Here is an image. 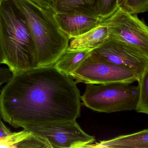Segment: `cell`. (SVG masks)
Segmentation results:
<instances>
[{
	"mask_svg": "<svg viewBox=\"0 0 148 148\" xmlns=\"http://www.w3.org/2000/svg\"><path fill=\"white\" fill-rule=\"evenodd\" d=\"M74 79L53 64L13 74L0 94V116L15 128L72 120L81 96Z\"/></svg>",
	"mask_w": 148,
	"mask_h": 148,
	"instance_id": "obj_1",
	"label": "cell"
},
{
	"mask_svg": "<svg viewBox=\"0 0 148 148\" xmlns=\"http://www.w3.org/2000/svg\"><path fill=\"white\" fill-rule=\"evenodd\" d=\"M0 39L4 64L13 74L38 67L28 26L13 0L0 2Z\"/></svg>",
	"mask_w": 148,
	"mask_h": 148,
	"instance_id": "obj_2",
	"label": "cell"
},
{
	"mask_svg": "<svg viewBox=\"0 0 148 148\" xmlns=\"http://www.w3.org/2000/svg\"><path fill=\"white\" fill-rule=\"evenodd\" d=\"M24 17L35 48L38 67L53 65L68 48L69 39L59 28L53 9L31 0H13Z\"/></svg>",
	"mask_w": 148,
	"mask_h": 148,
	"instance_id": "obj_3",
	"label": "cell"
},
{
	"mask_svg": "<svg viewBox=\"0 0 148 148\" xmlns=\"http://www.w3.org/2000/svg\"><path fill=\"white\" fill-rule=\"evenodd\" d=\"M139 96L138 86L123 83H88L81 98L87 107L109 114L135 110Z\"/></svg>",
	"mask_w": 148,
	"mask_h": 148,
	"instance_id": "obj_4",
	"label": "cell"
},
{
	"mask_svg": "<svg viewBox=\"0 0 148 148\" xmlns=\"http://www.w3.org/2000/svg\"><path fill=\"white\" fill-rule=\"evenodd\" d=\"M70 76L75 79L76 83L86 84H131L140 79L139 75L134 70L110 62L92 52Z\"/></svg>",
	"mask_w": 148,
	"mask_h": 148,
	"instance_id": "obj_5",
	"label": "cell"
},
{
	"mask_svg": "<svg viewBox=\"0 0 148 148\" xmlns=\"http://www.w3.org/2000/svg\"><path fill=\"white\" fill-rule=\"evenodd\" d=\"M24 129L47 142L51 148H84L95 141L75 120L31 125Z\"/></svg>",
	"mask_w": 148,
	"mask_h": 148,
	"instance_id": "obj_6",
	"label": "cell"
},
{
	"mask_svg": "<svg viewBox=\"0 0 148 148\" xmlns=\"http://www.w3.org/2000/svg\"><path fill=\"white\" fill-rule=\"evenodd\" d=\"M100 24L106 26L110 36L136 48L148 57V26L136 14H130L119 7Z\"/></svg>",
	"mask_w": 148,
	"mask_h": 148,
	"instance_id": "obj_7",
	"label": "cell"
},
{
	"mask_svg": "<svg viewBox=\"0 0 148 148\" xmlns=\"http://www.w3.org/2000/svg\"><path fill=\"white\" fill-rule=\"evenodd\" d=\"M92 52L106 61L134 70L140 77L148 64V57L136 48L109 36Z\"/></svg>",
	"mask_w": 148,
	"mask_h": 148,
	"instance_id": "obj_8",
	"label": "cell"
},
{
	"mask_svg": "<svg viewBox=\"0 0 148 148\" xmlns=\"http://www.w3.org/2000/svg\"><path fill=\"white\" fill-rule=\"evenodd\" d=\"M54 17L61 30L69 40L95 28L101 21L95 13L80 11L55 12Z\"/></svg>",
	"mask_w": 148,
	"mask_h": 148,
	"instance_id": "obj_9",
	"label": "cell"
},
{
	"mask_svg": "<svg viewBox=\"0 0 148 148\" xmlns=\"http://www.w3.org/2000/svg\"><path fill=\"white\" fill-rule=\"evenodd\" d=\"M86 148H148V129L91 143Z\"/></svg>",
	"mask_w": 148,
	"mask_h": 148,
	"instance_id": "obj_10",
	"label": "cell"
},
{
	"mask_svg": "<svg viewBox=\"0 0 148 148\" xmlns=\"http://www.w3.org/2000/svg\"><path fill=\"white\" fill-rule=\"evenodd\" d=\"M109 36L108 28L100 24L81 35L71 38L68 47L72 49L95 48L101 46Z\"/></svg>",
	"mask_w": 148,
	"mask_h": 148,
	"instance_id": "obj_11",
	"label": "cell"
},
{
	"mask_svg": "<svg viewBox=\"0 0 148 148\" xmlns=\"http://www.w3.org/2000/svg\"><path fill=\"white\" fill-rule=\"evenodd\" d=\"M92 48L72 49L68 47L53 64L55 67L65 74H70L90 54Z\"/></svg>",
	"mask_w": 148,
	"mask_h": 148,
	"instance_id": "obj_12",
	"label": "cell"
},
{
	"mask_svg": "<svg viewBox=\"0 0 148 148\" xmlns=\"http://www.w3.org/2000/svg\"><path fill=\"white\" fill-rule=\"evenodd\" d=\"M97 1L98 0H55L53 10L55 13L80 11L96 14L95 8Z\"/></svg>",
	"mask_w": 148,
	"mask_h": 148,
	"instance_id": "obj_13",
	"label": "cell"
},
{
	"mask_svg": "<svg viewBox=\"0 0 148 148\" xmlns=\"http://www.w3.org/2000/svg\"><path fill=\"white\" fill-rule=\"evenodd\" d=\"M138 82L139 96L135 110L148 115V64Z\"/></svg>",
	"mask_w": 148,
	"mask_h": 148,
	"instance_id": "obj_14",
	"label": "cell"
},
{
	"mask_svg": "<svg viewBox=\"0 0 148 148\" xmlns=\"http://www.w3.org/2000/svg\"><path fill=\"white\" fill-rule=\"evenodd\" d=\"M119 7V0H98L95 13L102 20L114 13Z\"/></svg>",
	"mask_w": 148,
	"mask_h": 148,
	"instance_id": "obj_15",
	"label": "cell"
},
{
	"mask_svg": "<svg viewBox=\"0 0 148 148\" xmlns=\"http://www.w3.org/2000/svg\"><path fill=\"white\" fill-rule=\"evenodd\" d=\"M119 7L126 12L137 14L148 11V0H122Z\"/></svg>",
	"mask_w": 148,
	"mask_h": 148,
	"instance_id": "obj_16",
	"label": "cell"
},
{
	"mask_svg": "<svg viewBox=\"0 0 148 148\" xmlns=\"http://www.w3.org/2000/svg\"><path fill=\"white\" fill-rule=\"evenodd\" d=\"M31 133L23 130L12 133L4 139L0 140V148H16L17 145L30 135Z\"/></svg>",
	"mask_w": 148,
	"mask_h": 148,
	"instance_id": "obj_17",
	"label": "cell"
},
{
	"mask_svg": "<svg viewBox=\"0 0 148 148\" xmlns=\"http://www.w3.org/2000/svg\"><path fill=\"white\" fill-rule=\"evenodd\" d=\"M13 75V72L9 68H0V87L3 83H8Z\"/></svg>",
	"mask_w": 148,
	"mask_h": 148,
	"instance_id": "obj_18",
	"label": "cell"
},
{
	"mask_svg": "<svg viewBox=\"0 0 148 148\" xmlns=\"http://www.w3.org/2000/svg\"><path fill=\"white\" fill-rule=\"evenodd\" d=\"M12 133L1 120V117H0V140L6 138Z\"/></svg>",
	"mask_w": 148,
	"mask_h": 148,
	"instance_id": "obj_19",
	"label": "cell"
},
{
	"mask_svg": "<svg viewBox=\"0 0 148 148\" xmlns=\"http://www.w3.org/2000/svg\"><path fill=\"white\" fill-rule=\"evenodd\" d=\"M31 1L43 7L50 8L53 9L55 0H31Z\"/></svg>",
	"mask_w": 148,
	"mask_h": 148,
	"instance_id": "obj_20",
	"label": "cell"
},
{
	"mask_svg": "<svg viewBox=\"0 0 148 148\" xmlns=\"http://www.w3.org/2000/svg\"><path fill=\"white\" fill-rule=\"evenodd\" d=\"M5 63L4 55L3 52L2 48L1 43V39H0V64Z\"/></svg>",
	"mask_w": 148,
	"mask_h": 148,
	"instance_id": "obj_21",
	"label": "cell"
},
{
	"mask_svg": "<svg viewBox=\"0 0 148 148\" xmlns=\"http://www.w3.org/2000/svg\"><path fill=\"white\" fill-rule=\"evenodd\" d=\"M122 1V0H119V5H120V3H121Z\"/></svg>",
	"mask_w": 148,
	"mask_h": 148,
	"instance_id": "obj_22",
	"label": "cell"
},
{
	"mask_svg": "<svg viewBox=\"0 0 148 148\" xmlns=\"http://www.w3.org/2000/svg\"><path fill=\"white\" fill-rule=\"evenodd\" d=\"M2 1V0H0V2H1V1Z\"/></svg>",
	"mask_w": 148,
	"mask_h": 148,
	"instance_id": "obj_23",
	"label": "cell"
}]
</instances>
